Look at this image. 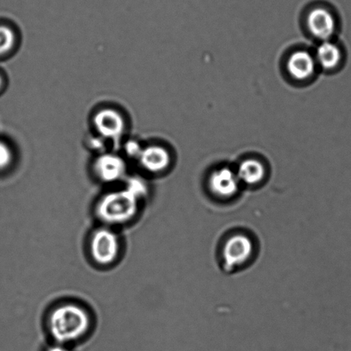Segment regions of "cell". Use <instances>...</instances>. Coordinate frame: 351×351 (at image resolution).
Here are the masks:
<instances>
[{
	"label": "cell",
	"instance_id": "cell-1",
	"mask_svg": "<svg viewBox=\"0 0 351 351\" xmlns=\"http://www.w3.org/2000/svg\"><path fill=\"white\" fill-rule=\"evenodd\" d=\"M91 326V317L82 306L63 304L49 313L47 329L54 341L60 345L77 341L87 335Z\"/></svg>",
	"mask_w": 351,
	"mask_h": 351
},
{
	"label": "cell",
	"instance_id": "cell-2",
	"mask_svg": "<svg viewBox=\"0 0 351 351\" xmlns=\"http://www.w3.org/2000/svg\"><path fill=\"white\" fill-rule=\"evenodd\" d=\"M141 201L125 188L106 192L95 206V214L106 226L129 223L138 213Z\"/></svg>",
	"mask_w": 351,
	"mask_h": 351
},
{
	"label": "cell",
	"instance_id": "cell-3",
	"mask_svg": "<svg viewBox=\"0 0 351 351\" xmlns=\"http://www.w3.org/2000/svg\"><path fill=\"white\" fill-rule=\"evenodd\" d=\"M93 133L111 144L121 146L129 129L128 119L121 109L105 106L96 109L91 118Z\"/></svg>",
	"mask_w": 351,
	"mask_h": 351
},
{
	"label": "cell",
	"instance_id": "cell-4",
	"mask_svg": "<svg viewBox=\"0 0 351 351\" xmlns=\"http://www.w3.org/2000/svg\"><path fill=\"white\" fill-rule=\"evenodd\" d=\"M128 161L114 150L96 155L92 163L95 177L102 183L112 185L123 182L129 177Z\"/></svg>",
	"mask_w": 351,
	"mask_h": 351
},
{
	"label": "cell",
	"instance_id": "cell-5",
	"mask_svg": "<svg viewBox=\"0 0 351 351\" xmlns=\"http://www.w3.org/2000/svg\"><path fill=\"white\" fill-rule=\"evenodd\" d=\"M89 252L92 260L99 266L114 263L120 252L119 236L108 226L95 229L89 240Z\"/></svg>",
	"mask_w": 351,
	"mask_h": 351
},
{
	"label": "cell",
	"instance_id": "cell-6",
	"mask_svg": "<svg viewBox=\"0 0 351 351\" xmlns=\"http://www.w3.org/2000/svg\"><path fill=\"white\" fill-rule=\"evenodd\" d=\"M254 252L253 240L245 234H235L223 244L222 260L225 269L235 271L252 259Z\"/></svg>",
	"mask_w": 351,
	"mask_h": 351
},
{
	"label": "cell",
	"instance_id": "cell-7",
	"mask_svg": "<svg viewBox=\"0 0 351 351\" xmlns=\"http://www.w3.org/2000/svg\"><path fill=\"white\" fill-rule=\"evenodd\" d=\"M171 154L163 144H144L136 163L141 170L151 174L165 173L171 167Z\"/></svg>",
	"mask_w": 351,
	"mask_h": 351
},
{
	"label": "cell",
	"instance_id": "cell-8",
	"mask_svg": "<svg viewBox=\"0 0 351 351\" xmlns=\"http://www.w3.org/2000/svg\"><path fill=\"white\" fill-rule=\"evenodd\" d=\"M240 185L237 172L226 167L213 171L208 181L210 191L215 197L221 199H229L236 196Z\"/></svg>",
	"mask_w": 351,
	"mask_h": 351
},
{
	"label": "cell",
	"instance_id": "cell-9",
	"mask_svg": "<svg viewBox=\"0 0 351 351\" xmlns=\"http://www.w3.org/2000/svg\"><path fill=\"white\" fill-rule=\"evenodd\" d=\"M307 24L313 36L318 39L330 41L336 31V19L333 14L325 7L318 6L309 12Z\"/></svg>",
	"mask_w": 351,
	"mask_h": 351
},
{
	"label": "cell",
	"instance_id": "cell-10",
	"mask_svg": "<svg viewBox=\"0 0 351 351\" xmlns=\"http://www.w3.org/2000/svg\"><path fill=\"white\" fill-rule=\"evenodd\" d=\"M315 58L306 51L292 54L287 62L289 73L297 80H306L314 75L316 69Z\"/></svg>",
	"mask_w": 351,
	"mask_h": 351
},
{
	"label": "cell",
	"instance_id": "cell-11",
	"mask_svg": "<svg viewBox=\"0 0 351 351\" xmlns=\"http://www.w3.org/2000/svg\"><path fill=\"white\" fill-rule=\"evenodd\" d=\"M236 172L241 183L247 185L260 184L266 174L263 164L256 159L243 161Z\"/></svg>",
	"mask_w": 351,
	"mask_h": 351
},
{
	"label": "cell",
	"instance_id": "cell-12",
	"mask_svg": "<svg viewBox=\"0 0 351 351\" xmlns=\"http://www.w3.org/2000/svg\"><path fill=\"white\" fill-rule=\"evenodd\" d=\"M341 58L339 47L330 41H322L316 50L315 60L325 70H332L338 67Z\"/></svg>",
	"mask_w": 351,
	"mask_h": 351
},
{
	"label": "cell",
	"instance_id": "cell-13",
	"mask_svg": "<svg viewBox=\"0 0 351 351\" xmlns=\"http://www.w3.org/2000/svg\"><path fill=\"white\" fill-rule=\"evenodd\" d=\"M19 44V34L12 26L0 24V57L12 54Z\"/></svg>",
	"mask_w": 351,
	"mask_h": 351
},
{
	"label": "cell",
	"instance_id": "cell-14",
	"mask_svg": "<svg viewBox=\"0 0 351 351\" xmlns=\"http://www.w3.org/2000/svg\"><path fill=\"white\" fill-rule=\"evenodd\" d=\"M123 188L127 189L130 194H132L141 202L146 199L149 194V184L147 183L145 179L137 175H132L125 179L123 181Z\"/></svg>",
	"mask_w": 351,
	"mask_h": 351
},
{
	"label": "cell",
	"instance_id": "cell-15",
	"mask_svg": "<svg viewBox=\"0 0 351 351\" xmlns=\"http://www.w3.org/2000/svg\"><path fill=\"white\" fill-rule=\"evenodd\" d=\"M144 144L140 142L137 139H125L121 144L122 147V155L126 158V160L132 159V161H136L138 158L141 151H142Z\"/></svg>",
	"mask_w": 351,
	"mask_h": 351
},
{
	"label": "cell",
	"instance_id": "cell-16",
	"mask_svg": "<svg viewBox=\"0 0 351 351\" xmlns=\"http://www.w3.org/2000/svg\"><path fill=\"white\" fill-rule=\"evenodd\" d=\"M15 160V152L12 146L6 141L0 139V171L9 168Z\"/></svg>",
	"mask_w": 351,
	"mask_h": 351
},
{
	"label": "cell",
	"instance_id": "cell-17",
	"mask_svg": "<svg viewBox=\"0 0 351 351\" xmlns=\"http://www.w3.org/2000/svg\"><path fill=\"white\" fill-rule=\"evenodd\" d=\"M47 351H70V350L64 345H60V343H56V345L49 347Z\"/></svg>",
	"mask_w": 351,
	"mask_h": 351
},
{
	"label": "cell",
	"instance_id": "cell-18",
	"mask_svg": "<svg viewBox=\"0 0 351 351\" xmlns=\"http://www.w3.org/2000/svg\"><path fill=\"white\" fill-rule=\"evenodd\" d=\"M3 86H5V78L0 73V91L3 89Z\"/></svg>",
	"mask_w": 351,
	"mask_h": 351
}]
</instances>
